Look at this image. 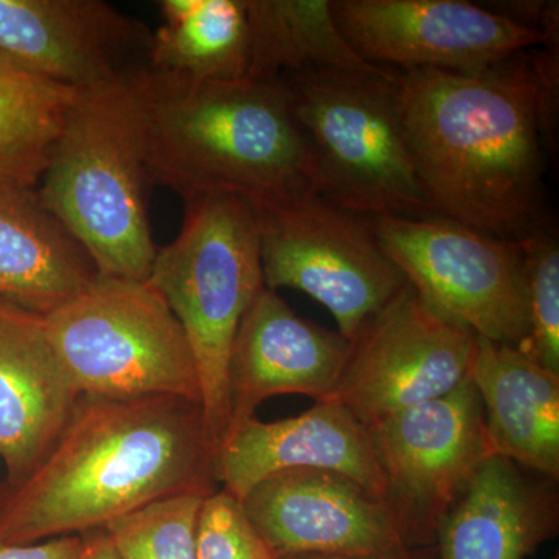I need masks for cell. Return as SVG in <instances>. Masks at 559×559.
Masks as SVG:
<instances>
[{
    "mask_svg": "<svg viewBox=\"0 0 559 559\" xmlns=\"http://www.w3.org/2000/svg\"><path fill=\"white\" fill-rule=\"evenodd\" d=\"M216 455L200 403L81 395L31 474L0 484V543L81 536L159 500L212 495Z\"/></svg>",
    "mask_w": 559,
    "mask_h": 559,
    "instance_id": "obj_1",
    "label": "cell"
},
{
    "mask_svg": "<svg viewBox=\"0 0 559 559\" xmlns=\"http://www.w3.org/2000/svg\"><path fill=\"white\" fill-rule=\"evenodd\" d=\"M401 119L433 212L520 241L544 226L538 80L521 53L480 72H399Z\"/></svg>",
    "mask_w": 559,
    "mask_h": 559,
    "instance_id": "obj_2",
    "label": "cell"
},
{
    "mask_svg": "<svg viewBox=\"0 0 559 559\" xmlns=\"http://www.w3.org/2000/svg\"><path fill=\"white\" fill-rule=\"evenodd\" d=\"M150 182L183 202H248L316 191L310 146L282 81L186 83L143 73Z\"/></svg>",
    "mask_w": 559,
    "mask_h": 559,
    "instance_id": "obj_3",
    "label": "cell"
},
{
    "mask_svg": "<svg viewBox=\"0 0 559 559\" xmlns=\"http://www.w3.org/2000/svg\"><path fill=\"white\" fill-rule=\"evenodd\" d=\"M145 70L76 92L36 189L100 277L146 282L159 250L146 207Z\"/></svg>",
    "mask_w": 559,
    "mask_h": 559,
    "instance_id": "obj_4",
    "label": "cell"
},
{
    "mask_svg": "<svg viewBox=\"0 0 559 559\" xmlns=\"http://www.w3.org/2000/svg\"><path fill=\"white\" fill-rule=\"evenodd\" d=\"M280 81L310 146L320 197L366 218L437 215L407 146L396 70L310 68Z\"/></svg>",
    "mask_w": 559,
    "mask_h": 559,
    "instance_id": "obj_5",
    "label": "cell"
},
{
    "mask_svg": "<svg viewBox=\"0 0 559 559\" xmlns=\"http://www.w3.org/2000/svg\"><path fill=\"white\" fill-rule=\"evenodd\" d=\"M182 229L157 250L148 282L189 341L201 406L216 447L229 430L227 366L242 316L264 288L259 229L248 201L209 194L183 202Z\"/></svg>",
    "mask_w": 559,
    "mask_h": 559,
    "instance_id": "obj_6",
    "label": "cell"
},
{
    "mask_svg": "<svg viewBox=\"0 0 559 559\" xmlns=\"http://www.w3.org/2000/svg\"><path fill=\"white\" fill-rule=\"evenodd\" d=\"M44 320L80 395H171L201 404L189 341L148 280L98 275Z\"/></svg>",
    "mask_w": 559,
    "mask_h": 559,
    "instance_id": "obj_7",
    "label": "cell"
},
{
    "mask_svg": "<svg viewBox=\"0 0 559 559\" xmlns=\"http://www.w3.org/2000/svg\"><path fill=\"white\" fill-rule=\"evenodd\" d=\"M249 204L264 288L307 294L333 314L337 333L348 342L407 285L366 216L316 191Z\"/></svg>",
    "mask_w": 559,
    "mask_h": 559,
    "instance_id": "obj_8",
    "label": "cell"
},
{
    "mask_svg": "<svg viewBox=\"0 0 559 559\" xmlns=\"http://www.w3.org/2000/svg\"><path fill=\"white\" fill-rule=\"evenodd\" d=\"M367 219L389 259L430 307L476 336L522 347L528 289L520 242L439 215Z\"/></svg>",
    "mask_w": 559,
    "mask_h": 559,
    "instance_id": "obj_9",
    "label": "cell"
},
{
    "mask_svg": "<svg viewBox=\"0 0 559 559\" xmlns=\"http://www.w3.org/2000/svg\"><path fill=\"white\" fill-rule=\"evenodd\" d=\"M342 36L377 68L471 73L540 47L559 25L551 2L544 31L465 0H331Z\"/></svg>",
    "mask_w": 559,
    "mask_h": 559,
    "instance_id": "obj_10",
    "label": "cell"
},
{
    "mask_svg": "<svg viewBox=\"0 0 559 559\" xmlns=\"http://www.w3.org/2000/svg\"><path fill=\"white\" fill-rule=\"evenodd\" d=\"M385 480V506L411 544L437 530L491 454L484 409L471 378L369 428Z\"/></svg>",
    "mask_w": 559,
    "mask_h": 559,
    "instance_id": "obj_11",
    "label": "cell"
},
{
    "mask_svg": "<svg viewBox=\"0 0 559 559\" xmlns=\"http://www.w3.org/2000/svg\"><path fill=\"white\" fill-rule=\"evenodd\" d=\"M476 334L430 307L409 283L349 342L340 400L367 429L457 388Z\"/></svg>",
    "mask_w": 559,
    "mask_h": 559,
    "instance_id": "obj_12",
    "label": "cell"
},
{
    "mask_svg": "<svg viewBox=\"0 0 559 559\" xmlns=\"http://www.w3.org/2000/svg\"><path fill=\"white\" fill-rule=\"evenodd\" d=\"M241 506L278 558L415 559L384 500L342 474L283 471Z\"/></svg>",
    "mask_w": 559,
    "mask_h": 559,
    "instance_id": "obj_13",
    "label": "cell"
},
{
    "mask_svg": "<svg viewBox=\"0 0 559 559\" xmlns=\"http://www.w3.org/2000/svg\"><path fill=\"white\" fill-rule=\"evenodd\" d=\"M151 36L102 0H0V51L76 91L143 72Z\"/></svg>",
    "mask_w": 559,
    "mask_h": 559,
    "instance_id": "obj_14",
    "label": "cell"
},
{
    "mask_svg": "<svg viewBox=\"0 0 559 559\" xmlns=\"http://www.w3.org/2000/svg\"><path fill=\"white\" fill-rule=\"evenodd\" d=\"M348 352L349 342L340 333L300 318L277 290L261 289L242 316L231 344L227 436L255 417L260 404L272 396L331 399Z\"/></svg>",
    "mask_w": 559,
    "mask_h": 559,
    "instance_id": "obj_15",
    "label": "cell"
},
{
    "mask_svg": "<svg viewBox=\"0 0 559 559\" xmlns=\"http://www.w3.org/2000/svg\"><path fill=\"white\" fill-rule=\"evenodd\" d=\"M294 469L342 474L385 502L369 429L340 400L316 401L310 411L278 421L252 417L230 430L216 455L221 489L240 502L261 480Z\"/></svg>",
    "mask_w": 559,
    "mask_h": 559,
    "instance_id": "obj_16",
    "label": "cell"
},
{
    "mask_svg": "<svg viewBox=\"0 0 559 559\" xmlns=\"http://www.w3.org/2000/svg\"><path fill=\"white\" fill-rule=\"evenodd\" d=\"M80 392L47 334L44 316L0 301V459L3 485L31 474L72 414Z\"/></svg>",
    "mask_w": 559,
    "mask_h": 559,
    "instance_id": "obj_17",
    "label": "cell"
},
{
    "mask_svg": "<svg viewBox=\"0 0 559 559\" xmlns=\"http://www.w3.org/2000/svg\"><path fill=\"white\" fill-rule=\"evenodd\" d=\"M555 480L489 455L436 539L440 559H525L558 530Z\"/></svg>",
    "mask_w": 559,
    "mask_h": 559,
    "instance_id": "obj_18",
    "label": "cell"
},
{
    "mask_svg": "<svg viewBox=\"0 0 559 559\" xmlns=\"http://www.w3.org/2000/svg\"><path fill=\"white\" fill-rule=\"evenodd\" d=\"M469 378L479 393L489 451L559 479V374L520 349L476 337Z\"/></svg>",
    "mask_w": 559,
    "mask_h": 559,
    "instance_id": "obj_19",
    "label": "cell"
},
{
    "mask_svg": "<svg viewBox=\"0 0 559 559\" xmlns=\"http://www.w3.org/2000/svg\"><path fill=\"white\" fill-rule=\"evenodd\" d=\"M98 277L36 190L0 183V301L47 316Z\"/></svg>",
    "mask_w": 559,
    "mask_h": 559,
    "instance_id": "obj_20",
    "label": "cell"
},
{
    "mask_svg": "<svg viewBox=\"0 0 559 559\" xmlns=\"http://www.w3.org/2000/svg\"><path fill=\"white\" fill-rule=\"evenodd\" d=\"M148 70L160 79L207 83L248 79L246 0H160Z\"/></svg>",
    "mask_w": 559,
    "mask_h": 559,
    "instance_id": "obj_21",
    "label": "cell"
},
{
    "mask_svg": "<svg viewBox=\"0 0 559 559\" xmlns=\"http://www.w3.org/2000/svg\"><path fill=\"white\" fill-rule=\"evenodd\" d=\"M248 79L277 80L310 68L377 70L349 47L331 0H246Z\"/></svg>",
    "mask_w": 559,
    "mask_h": 559,
    "instance_id": "obj_22",
    "label": "cell"
},
{
    "mask_svg": "<svg viewBox=\"0 0 559 559\" xmlns=\"http://www.w3.org/2000/svg\"><path fill=\"white\" fill-rule=\"evenodd\" d=\"M76 92L0 51V183L38 189Z\"/></svg>",
    "mask_w": 559,
    "mask_h": 559,
    "instance_id": "obj_23",
    "label": "cell"
},
{
    "mask_svg": "<svg viewBox=\"0 0 559 559\" xmlns=\"http://www.w3.org/2000/svg\"><path fill=\"white\" fill-rule=\"evenodd\" d=\"M207 496L159 500L106 525L121 559H197V525Z\"/></svg>",
    "mask_w": 559,
    "mask_h": 559,
    "instance_id": "obj_24",
    "label": "cell"
},
{
    "mask_svg": "<svg viewBox=\"0 0 559 559\" xmlns=\"http://www.w3.org/2000/svg\"><path fill=\"white\" fill-rule=\"evenodd\" d=\"M520 242L528 289V334L522 355L559 374V245L546 227Z\"/></svg>",
    "mask_w": 559,
    "mask_h": 559,
    "instance_id": "obj_25",
    "label": "cell"
},
{
    "mask_svg": "<svg viewBox=\"0 0 559 559\" xmlns=\"http://www.w3.org/2000/svg\"><path fill=\"white\" fill-rule=\"evenodd\" d=\"M197 559H280L250 524L240 500L216 489L202 502L197 525Z\"/></svg>",
    "mask_w": 559,
    "mask_h": 559,
    "instance_id": "obj_26",
    "label": "cell"
},
{
    "mask_svg": "<svg viewBox=\"0 0 559 559\" xmlns=\"http://www.w3.org/2000/svg\"><path fill=\"white\" fill-rule=\"evenodd\" d=\"M83 538L60 536L32 544L0 543V559H79Z\"/></svg>",
    "mask_w": 559,
    "mask_h": 559,
    "instance_id": "obj_27",
    "label": "cell"
},
{
    "mask_svg": "<svg viewBox=\"0 0 559 559\" xmlns=\"http://www.w3.org/2000/svg\"><path fill=\"white\" fill-rule=\"evenodd\" d=\"M79 559H121L105 528L84 533Z\"/></svg>",
    "mask_w": 559,
    "mask_h": 559,
    "instance_id": "obj_28",
    "label": "cell"
},
{
    "mask_svg": "<svg viewBox=\"0 0 559 559\" xmlns=\"http://www.w3.org/2000/svg\"><path fill=\"white\" fill-rule=\"evenodd\" d=\"M280 559H341V558L314 557V555H301V557H288V558H280Z\"/></svg>",
    "mask_w": 559,
    "mask_h": 559,
    "instance_id": "obj_29",
    "label": "cell"
}]
</instances>
